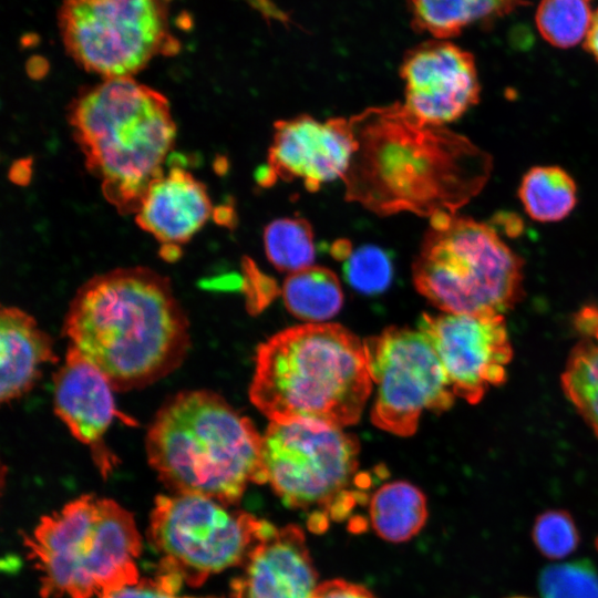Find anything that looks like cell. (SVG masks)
I'll use <instances>...</instances> for the list:
<instances>
[{"mask_svg":"<svg viewBox=\"0 0 598 598\" xmlns=\"http://www.w3.org/2000/svg\"><path fill=\"white\" fill-rule=\"evenodd\" d=\"M355 150L344 198L379 215L454 214L486 185L492 157L467 137L417 118L404 103L349 118Z\"/></svg>","mask_w":598,"mask_h":598,"instance_id":"6da1fadb","label":"cell"},{"mask_svg":"<svg viewBox=\"0 0 598 598\" xmlns=\"http://www.w3.org/2000/svg\"><path fill=\"white\" fill-rule=\"evenodd\" d=\"M62 331L115 392L143 389L169 375L192 342L187 315L169 278L143 266L86 280L70 302Z\"/></svg>","mask_w":598,"mask_h":598,"instance_id":"7a4b0ae2","label":"cell"},{"mask_svg":"<svg viewBox=\"0 0 598 598\" xmlns=\"http://www.w3.org/2000/svg\"><path fill=\"white\" fill-rule=\"evenodd\" d=\"M151 467L173 494L237 505L248 484L266 483L262 436L221 395L184 390L171 395L145 436Z\"/></svg>","mask_w":598,"mask_h":598,"instance_id":"3957f363","label":"cell"},{"mask_svg":"<svg viewBox=\"0 0 598 598\" xmlns=\"http://www.w3.org/2000/svg\"><path fill=\"white\" fill-rule=\"evenodd\" d=\"M255 361L249 399L270 421L351 425L372 390L364 342L340 324L288 328L259 344Z\"/></svg>","mask_w":598,"mask_h":598,"instance_id":"277c9868","label":"cell"},{"mask_svg":"<svg viewBox=\"0 0 598 598\" xmlns=\"http://www.w3.org/2000/svg\"><path fill=\"white\" fill-rule=\"evenodd\" d=\"M68 121L106 200L135 215L176 137L168 100L132 76L104 79L72 100Z\"/></svg>","mask_w":598,"mask_h":598,"instance_id":"5b68a950","label":"cell"},{"mask_svg":"<svg viewBox=\"0 0 598 598\" xmlns=\"http://www.w3.org/2000/svg\"><path fill=\"white\" fill-rule=\"evenodd\" d=\"M23 544L42 598H101L140 580L135 519L110 498L81 495L43 516Z\"/></svg>","mask_w":598,"mask_h":598,"instance_id":"8992f818","label":"cell"},{"mask_svg":"<svg viewBox=\"0 0 598 598\" xmlns=\"http://www.w3.org/2000/svg\"><path fill=\"white\" fill-rule=\"evenodd\" d=\"M416 290L446 313H505L523 297L524 261L486 223L430 218L412 267Z\"/></svg>","mask_w":598,"mask_h":598,"instance_id":"52a82bcc","label":"cell"},{"mask_svg":"<svg viewBox=\"0 0 598 598\" xmlns=\"http://www.w3.org/2000/svg\"><path fill=\"white\" fill-rule=\"evenodd\" d=\"M360 446L342 427L312 419L271 421L262 436L266 483L292 509H317L309 528L322 532L329 518H344L360 499Z\"/></svg>","mask_w":598,"mask_h":598,"instance_id":"ba28073f","label":"cell"},{"mask_svg":"<svg viewBox=\"0 0 598 598\" xmlns=\"http://www.w3.org/2000/svg\"><path fill=\"white\" fill-rule=\"evenodd\" d=\"M193 494L158 495L148 538L161 555L159 573L198 587L212 575L241 566L270 523Z\"/></svg>","mask_w":598,"mask_h":598,"instance_id":"9c48e42d","label":"cell"},{"mask_svg":"<svg viewBox=\"0 0 598 598\" xmlns=\"http://www.w3.org/2000/svg\"><path fill=\"white\" fill-rule=\"evenodd\" d=\"M59 25L69 55L104 79L132 76L179 50L161 0H63Z\"/></svg>","mask_w":598,"mask_h":598,"instance_id":"30bf717a","label":"cell"},{"mask_svg":"<svg viewBox=\"0 0 598 598\" xmlns=\"http://www.w3.org/2000/svg\"><path fill=\"white\" fill-rule=\"evenodd\" d=\"M364 342L377 393L374 425L400 436L412 435L424 411L443 412L455 395L427 337L420 330L391 327Z\"/></svg>","mask_w":598,"mask_h":598,"instance_id":"8fae6325","label":"cell"},{"mask_svg":"<svg viewBox=\"0 0 598 598\" xmlns=\"http://www.w3.org/2000/svg\"><path fill=\"white\" fill-rule=\"evenodd\" d=\"M417 326L437 353L455 396L476 404L506 381L513 348L503 313H424Z\"/></svg>","mask_w":598,"mask_h":598,"instance_id":"7c38bea8","label":"cell"},{"mask_svg":"<svg viewBox=\"0 0 598 598\" xmlns=\"http://www.w3.org/2000/svg\"><path fill=\"white\" fill-rule=\"evenodd\" d=\"M355 150L349 118L320 121L301 114L275 123L267 164L259 168L257 182L264 187L278 179H301L309 192L343 178Z\"/></svg>","mask_w":598,"mask_h":598,"instance_id":"4fadbf2b","label":"cell"},{"mask_svg":"<svg viewBox=\"0 0 598 598\" xmlns=\"http://www.w3.org/2000/svg\"><path fill=\"white\" fill-rule=\"evenodd\" d=\"M400 74L404 105L427 124L445 126L480 100L473 55L447 41H431L408 52Z\"/></svg>","mask_w":598,"mask_h":598,"instance_id":"5bb4252c","label":"cell"},{"mask_svg":"<svg viewBox=\"0 0 598 598\" xmlns=\"http://www.w3.org/2000/svg\"><path fill=\"white\" fill-rule=\"evenodd\" d=\"M112 384L78 350L68 347L61 368L53 375V409L70 433L91 450L103 476L115 465V456L104 444V435L115 416Z\"/></svg>","mask_w":598,"mask_h":598,"instance_id":"9a60e30c","label":"cell"},{"mask_svg":"<svg viewBox=\"0 0 598 598\" xmlns=\"http://www.w3.org/2000/svg\"><path fill=\"white\" fill-rule=\"evenodd\" d=\"M230 582L229 598H311L317 570L302 529L272 524Z\"/></svg>","mask_w":598,"mask_h":598,"instance_id":"2e32d148","label":"cell"},{"mask_svg":"<svg viewBox=\"0 0 598 598\" xmlns=\"http://www.w3.org/2000/svg\"><path fill=\"white\" fill-rule=\"evenodd\" d=\"M213 205L206 186L181 166H173L146 190L136 224L165 246L187 243L208 220Z\"/></svg>","mask_w":598,"mask_h":598,"instance_id":"e0dca14e","label":"cell"},{"mask_svg":"<svg viewBox=\"0 0 598 598\" xmlns=\"http://www.w3.org/2000/svg\"><path fill=\"white\" fill-rule=\"evenodd\" d=\"M0 362L2 403L28 393L40 379L43 367L58 362L52 338L18 307H1Z\"/></svg>","mask_w":598,"mask_h":598,"instance_id":"ac0fdd59","label":"cell"},{"mask_svg":"<svg viewBox=\"0 0 598 598\" xmlns=\"http://www.w3.org/2000/svg\"><path fill=\"white\" fill-rule=\"evenodd\" d=\"M571 324L576 342L561 373V388L598 439V301L577 310Z\"/></svg>","mask_w":598,"mask_h":598,"instance_id":"d6986e66","label":"cell"},{"mask_svg":"<svg viewBox=\"0 0 598 598\" xmlns=\"http://www.w3.org/2000/svg\"><path fill=\"white\" fill-rule=\"evenodd\" d=\"M369 515L378 536L391 543H403L419 534L425 525L426 497L409 482L386 483L373 493Z\"/></svg>","mask_w":598,"mask_h":598,"instance_id":"ffe728a7","label":"cell"},{"mask_svg":"<svg viewBox=\"0 0 598 598\" xmlns=\"http://www.w3.org/2000/svg\"><path fill=\"white\" fill-rule=\"evenodd\" d=\"M415 27L437 39L457 35L465 27L498 18L524 0H409Z\"/></svg>","mask_w":598,"mask_h":598,"instance_id":"44dd1931","label":"cell"},{"mask_svg":"<svg viewBox=\"0 0 598 598\" xmlns=\"http://www.w3.org/2000/svg\"><path fill=\"white\" fill-rule=\"evenodd\" d=\"M282 298L292 315L312 323L333 317L343 303L337 275L319 266L289 274L282 286Z\"/></svg>","mask_w":598,"mask_h":598,"instance_id":"7402d4cb","label":"cell"},{"mask_svg":"<svg viewBox=\"0 0 598 598\" xmlns=\"http://www.w3.org/2000/svg\"><path fill=\"white\" fill-rule=\"evenodd\" d=\"M518 196L530 218L554 223L574 210L577 186L574 178L559 166H534L523 176Z\"/></svg>","mask_w":598,"mask_h":598,"instance_id":"603a6c76","label":"cell"},{"mask_svg":"<svg viewBox=\"0 0 598 598\" xmlns=\"http://www.w3.org/2000/svg\"><path fill=\"white\" fill-rule=\"evenodd\" d=\"M268 260L280 271L296 272L311 267L316 249L310 223L302 217H283L269 223L264 230Z\"/></svg>","mask_w":598,"mask_h":598,"instance_id":"cb8c5ba5","label":"cell"},{"mask_svg":"<svg viewBox=\"0 0 598 598\" xmlns=\"http://www.w3.org/2000/svg\"><path fill=\"white\" fill-rule=\"evenodd\" d=\"M588 0H542L536 24L554 47L567 49L579 43L590 29L592 14Z\"/></svg>","mask_w":598,"mask_h":598,"instance_id":"d4e9b609","label":"cell"},{"mask_svg":"<svg viewBox=\"0 0 598 598\" xmlns=\"http://www.w3.org/2000/svg\"><path fill=\"white\" fill-rule=\"evenodd\" d=\"M538 585L542 598H598V571L588 559L547 566Z\"/></svg>","mask_w":598,"mask_h":598,"instance_id":"484cf974","label":"cell"},{"mask_svg":"<svg viewBox=\"0 0 598 598\" xmlns=\"http://www.w3.org/2000/svg\"><path fill=\"white\" fill-rule=\"evenodd\" d=\"M343 269L351 287L365 295L385 290L393 275L390 255L373 245H365L351 251Z\"/></svg>","mask_w":598,"mask_h":598,"instance_id":"4316f807","label":"cell"},{"mask_svg":"<svg viewBox=\"0 0 598 598\" xmlns=\"http://www.w3.org/2000/svg\"><path fill=\"white\" fill-rule=\"evenodd\" d=\"M532 538L542 555L549 559H561L576 550L580 537L568 512L549 509L536 517Z\"/></svg>","mask_w":598,"mask_h":598,"instance_id":"83f0119b","label":"cell"},{"mask_svg":"<svg viewBox=\"0 0 598 598\" xmlns=\"http://www.w3.org/2000/svg\"><path fill=\"white\" fill-rule=\"evenodd\" d=\"M182 582L168 575L157 574L155 578L140 579L136 584L114 590L101 598H218L177 596Z\"/></svg>","mask_w":598,"mask_h":598,"instance_id":"f1b7e54d","label":"cell"},{"mask_svg":"<svg viewBox=\"0 0 598 598\" xmlns=\"http://www.w3.org/2000/svg\"><path fill=\"white\" fill-rule=\"evenodd\" d=\"M311 598H377L368 588L343 579L327 580L317 586Z\"/></svg>","mask_w":598,"mask_h":598,"instance_id":"f546056e","label":"cell"},{"mask_svg":"<svg viewBox=\"0 0 598 598\" xmlns=\"http://www.w3.org/2000/svg\"><path fill=\"white\" fill-rule=\"evenodd\" d=\"M265 18L279 22L287 21V14L271 0H244Z\"/></svg>","mask_w":598,"mask_h":598,"instance_id":"4dcf8cb0","label":"cell"},{"mask_svg":"<svg viewBox=\"0 0 598 598\" xmlns=\"http://www.w3.org/2000/svg\"><path fill=\"white\" fill-rule=\"evenodd\" d=\"M585 48L598 62V10L592 16L591 25L586 37Z\"/></svg>","mask_w":598,"mask_h":598,"instance_id":"1f68e13d","label":"cell"},{"mask_svg":"<svg viewBox=\"0 0 598 598\" xmlns=\"http://www.w3.org/2000/svg\"><path fill=\"white\" fill-rule=\"evenodd\" d=\"M331 254L337 259H347L351 254V244L344 239L339 240L332 246Z\"/></svg>","mask_w":598,"mask_h":598,"instance_id":"d6a6232c","label":"cell"},{"mask_svg":"<svg viewBox=\"0 0 598 598\" xmlns=\"http://www.w3.org/2000/svg\"><path fill=\"white\" fill-rule=\"evenodd\" d=\"M509 598H528V597H524V596H514V597H509Z\"/></svg>","mask_w":598,"mask_h":598,"instance_id":"836d02e7","label":"cell"}]
</instances>
